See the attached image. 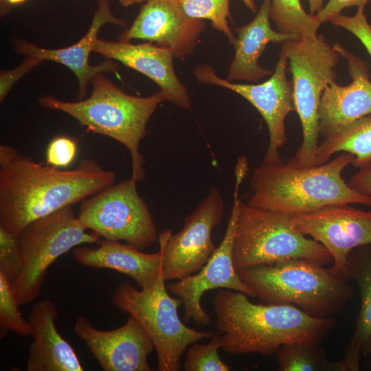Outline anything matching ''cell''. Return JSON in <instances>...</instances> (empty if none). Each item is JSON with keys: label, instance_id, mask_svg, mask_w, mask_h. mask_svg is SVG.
Here are the masks:
<instances>
[{"label": "cell", "instance_id": "cell-1", "mask_svg": "<svg viewBox=\"0 0 371 371\" xmlns=\"http://www.w3.org/2000/svg\"><path fill=\"white\" fill-rule=\"evenodd\" d=\"M115 172L85 158L73 169L34 161L0 146V226L17 236L31 222L114 183Z\"/></svg>", "mask_w": 371, "mask_h": 371}, {"label": "cell", "instance_id": "cell-2", "mask_svg": "<svg viewBox=\"0 0 371 371\" xmlns=\"http://www.w3.org/2000/svg\"><path fill=\"white\" fill-rule=\"evenodd\" d=\"M213 307L221 348L229 354L271 355L286 344H320L335 325L333 317H312L293 305L254 304L227 289L217 292Z\"/></svg>", "mask_w": 371, "mask_h": 371}, {"label": "cell", "instance_id": "cell-3", "mask_svg": "<svg viewBox=\"0 0 371 371\" xmlns=\"http://www.w3.org/2000/svg\"><path fill=\"white\" fill-rule=\"evenodd\" d=\"M354 155L341 152L325 164L302 167L291 159L263 161L250 179V205L295 214L334 205L361 204L371 207V197L354 190L341 176Z\"/></svg>", "mask_w": 371, "mask_h": 371}, {"label": "cell", "instance_id": "cell-4", "mask_svg": "<svg viewBox=\"0 0 371 371\" xmlns=\"http://www.w3.org/2000/svg\"><path fill=\"white\" fill-rule=\"evenodd\" d=\"M91 82V94L85 100L67 102L44 96L39 98L38 102L45 108L66 113L90 131L121 143L131 155V177L137 181L143 180L144 159L139 150V143L146 135L147 123L155 111L167 101L165 94L159 90L147 97L131 95L102 74Z\"/></svg>", "mask_w": 371, "mask_h": 371}, {"label": "cell", "instance_id": "cell-5", "mask_svg": "<svg viewBox=\"0 0 371 371\" xmlns=\"http://www.w3.org/2000/svg\"><path fill=\"white\" fill-rule=\"evenodd\" d=\"M238 273L263 304L293 305L315 317H333L353 295L347 280L306 260L258 265Z\"/></svg>", "mask_w": 371, "mask_h": 371}, {"label": "cell", "instance_id": "cell-6", "mask_svg": "<svg viewBox=\"0 0 371 371\" xmlns=\"http://www.w3.org/2000/svg\"><path fill=\"white\" fill-rule=\"evenodd\" d=\"M232 258L238 271L249 267L293 259L325 265L330 252L308 239L293 223L290 214L240 203L234 232Z\"/></svg>", "mask_w": 371, "mask_h": 371}, {"label": "cell", "instance_id": "cell-7", "mask_svg": "<svg viewBox=\"0 0 371 371\" xmlns=\"http://www.w3.org/2000/svg\"><path fill=\"white\" fill-rule=\"evenodd\" d=\"M292 75L293 97L302 128V142L291 159L302 167L316 166L319 133V106L326 88L335 82L339 54L319 34L282 43Z\"/></svg>", "mask_w": 371, "mask_h": 371}, {"label": "cell", "instance_id": "cell-8", "mask_svg": "<svg viewBox=\"0 0 371 371\" xmlns=\"http://www.w3.org/2000/svg\"><path fill=\"white\" fill-rule=\"evenodd\" d=\"M166 281L161 271L148 288L137 290L128 282L121 283L114 290L111 302L135 317L146 331L157 352L158 370L177 371L186 348L214 334L189 328L181 322L178 308L183 302L168 294Z\"/></svg>", "mask_w": 371, "mask_h": 371}, {"label": "cell", "instance_id": "cell-9", "mask_svg": "<svg viewBox=\"0 0 371 371\" xmlns=\"http://www.w3.org/2000/svg\"><path fill=\"white\" fill-rule=\"evenodd\" d=\"M16 236L23 269L12 285L20 305L38 297L47 271L58 258L82 244L100 242L99 236L87 232L71 206L31 222Z\"/></svg>", "mask_w": 371, "mask_h": 371}, {"label": "cell", "instance_id": "cell-10", "mask_svg": "<svg viewBox=\"0 0 371 371\" xmlns=\"http://www.w3.org/2000/svg\"><path fill=\"white\" fill-rule=\"evenodd\" d=\"M131 177L112 184L80 202L78 218L85 229L100 238L124 240L143 249L158 239L156 227L144 200Z\"/></svg>", "mask_w": 371, "mask_h": 371}, {"label": "cell", "instance_id": "cell-11", "mask_svg": "<svg viewBox=\"0 0 371 371\" xmlns=\"http://www.w3.org/2000/svg\"><path fill=\"white\" fill-rule=\"evenodd\" d=\"M247 172V169L243 166L235 168V188L231 215L219 246L199 271L178 280L168 287L172 294L182 300L184 319L187 322L192 320L199 326H207L212 322L201 306V298L206 291L222 288L256 297L253 290L239 277L232 258L234 232L241 201L239 190Z\"/></svg>", "mask_w": 371, "mask_h": 371}, {"label": "cell", "instance_id": "cell-12", "mask_svg": "<svg viewBox=\"0 0 371 371\" xmlns=\"http://www.w3.org/2000/svg\"><path fill=\"white\" fill-rule=\"evenodd\" d=\"M224 212L221 192L212 187L207 196L184 221L183 228L172 234L166 229L158 235L161 271L165 280H179L199 271L216 249L213 229Z\"/></svg>", "mask_w": 371, "mask_h": 371}, {"label": "cell", "instance_id": "cell-13", "mask_svg": "<svg viewBox=\"0 0 371 371\" xmlns=\"http://www.w3.org/2000/svg\"><path fill=\"white\" fill-rule=\"evenodd\" d=\"M289 61L280 51L278 60L271 77L256 84H240L217 76L214 68L199 65L194 70L196 81L221 87L238 94L252 104L265 120L269 131V145L265 162L280 160V150L287 142L285 120L295 110L292 82L287 78Z\"/></svg>", "mask_w": 371, "mask_h": 371}, {"label": "cell", "instance_id": "cell-14", "mask_svg": "<svg viewBox=\"0 0 371 371\" xmlns=\"http://www.w3.org/2000/svg\"><path fill=\"white\" fill-rule=\"evenodd\" d=\"M290 218L302 234L313 237L330 252L333 264L328 269L347 281L349 253L358 247L371 245V210L356 209L350 204L334 205L290 214Z\"/></svg>", "mask_w": 371, "mask_h": 371}, {"label": "cell", "instance_id": "cell-15", "mask_svg": "<svg viewBox=\"0 0 371 371\" xmlns=\"http://www.w3.org/2000/svg\"><path fill=\"white\" fill-rule=\"evenodd\" d=\"M205 24L204 20L188 16L179 0H148L119 41L155 43L168 49L174 58H183L195 49Z\"/></svg>", "mask_w": 371, "mask_h": 371}, {"label": "cell", "instance_id": "cell-16", "mask_svg": "<svg viewBox=\"0 0 371 371\" xmlns=\"http://www.w3.org/2000/svg\"><path fill=\"white\" fill-rule=\"evenodd\" d=\"M76 335L87 345L104 371H152L148 356L153 343L138 320L128 315L126 322L111 330L93 327L79 317L74 324Z\"/></svg>", "mask_w": 371, "mask_h": 371}, {"label": "cell", "instance_id": "cell-17", "mask_svg": "<svg viewBox=\"0 0 371 371\" xmlns=\"http://www.w3.org/2000/svg\"><path fill=\"white\" fill-rule=\"evenodd\" d=\"M333 47L347 60L352 82L346 86L333 82L322 94L318 113L319 133L324 137L371 115V80L366 62L340 44Z\"/></svg>", "mask_w": 371, "mask_h": 371}, {"label": "cell", "instance_id": "cell-18", "mask_svg": "<svg viewBox=\"0 0 371 371\" xmlns=\"http://www.w3.org/2000/svg\"><path fill=\"white\" fill-rule=\"evenodd\" d=\"M92 52L116 60L154 81L171 102L183 109L191 107L188 90L177 76L173 56L167 49L151 43L132 44L97 38Z\"/></svg>", "mask_w": 371, "mask_h": 371}, {"label": "cell", "instance_id": "cell-19", "mask_svg": "<svg viewBox=\"0 0 371 371\" xmlns=\"http://www.w3.org/2000/svg\"><path fill=\"white\" fill-rule=\"evenodd\" d=\"M107 23L126 25L124 20L113 14L109 0H98V8L88 31L76 43L67 47L52 49L21 41L19 43L17 49L21 54L34 57L41 63L52 60L70 69L78 78V97L81 100L86 95L87 86L90 80L103 72H117V66L111 60H106L97 66L90 65L88 61L100 28Z\"/></svg>", "mask_w": 371, "mask_h": 371}, {"label": "cell", "instance_id": "cell-20", "mask_svg": "<svg viewBox=\"0 0 371 371\" xmlns=\"http://www.w3.org/2000/svg\"><path fill=\"white\" fill-rule=\"evenodd\" d=\"M58 310L49 300L35 304L28 322L33 341L29 346L27 371H82L84 368L71 346L58 333Z\"/></svg>", "mask_w": 371, "mask_h": 371}, {"label": "cell", "instance_id": "cell-21", "mask_svg": "<svg viewBox=\"0 0 371 371\" xmlns=\"http://www.w3.org/2000/svg\"><path fill=\"white\" fill-rule=\"evenodd\" d=\"M271 0H263L254 19L235 29L237 36L233 45L234 58L229 66L226 79L256 82L272 71L259 64V58L267 45L283 43L300 37L275 31L270 24Z\"/></svg>", "mask_w": 371, "mask_h": 371}, {"label": "cell", "instance_id": "cell-22", "mask_svg": "<svg viewBox=\"0 0 371 371\" xmlns=\"http://www.w3.org/2000/svg\"><path fill=\"white\" fill-rule=\"evenodd\" d=\"M74 257L80 265L109 269L131 278L141 288L150 286L161 271V254L144 253L128 244L104 239L96 248L78 246Z\"/></svg>", "mask_w": 371, "mask_h": 371}, {"label": "cell", "instance_id": "cell-23", "mask_svg": "<svg viewBox=\"0 0 371 371\" xmlns=\"http://www.w3.org/2000/svg\"><path fill=\"white\" fill-rule=\"evenodd\" d=\"M349 280H355L361 295V308L352 337L341 360L344 371L359 370L361 355L371 352V245L352 249L347 258Z\"/></svg>", "mask_w": 371, "mask_h": 371}, {"label": "cell", "instance_id": "cell-24", "mask_svg": "<svg viewBox=\"0 0 371 371\" xmlns=\"http://www.w3.org/2000/svg\"><path fill=\"white\" fill-rule=\"evenodd\" d=\"M339 152L353 155L352 164L358 168L371 164V115L363 117L326 137L318 146L315 164L326 163Z\"/></svg>", "mask_w": 371, "mask_h": 371}, {"label": "cell", "instance_id": "cell-25", "mask_svg": "<svg viewBox=\"0 0 371 371\" xmlns=\"http://www.w3.org/2000/svg\"><path fill=\"white\" fill-rule=\"evenodd\" d=\"M276 354L281 371H343L341 361H328L319 344H286Z\"/></svg>", "mask_w": 371, "mask_h": 371}, {"label": "cell", "instance_id": "cell-26", "mask_svg": "<svg viewBox=\"0 0 371 371\" xmlns=\"http://www.w3.org/2000/svg\"><path fill=\"white\" fill-rule=\"evenodd\" d=\"M270 18L278 32L303 38H315L322 24L304 10L300 0H271Z\"/></svg>", "mask_w": 371, "mask_h": 371}, {"label": "cell", "instance_id": "cell-27", "mask_svg": "<svg viewBox=\"0 0 371 371\" xmlns=\"http://www.w3.org/2000/svg\"><path fill=\"white\" fill-rule=\"evenodd\" d=\"M185 13L190 17L208 20L217 31L223 33L233 43L236 36L229 27V0H179Z\"/></svg>", "mask_w": 371, "mask_h": 371}, {"label": "cell", "instance_id": "cell-28", "mask_svg": "<svg viewBox=\"0 0 371 371\" xmlns=\"http://www.w3.org/2000/svg\"><path fill=\"white\" fill-rule=\"evenodd\" d=\"M12 283L0 272V328L1 335L12 332L23 337L30 335L28 320H25L19 311Z\"/></svg>", "mask_w": 371, "mask_h": 371}, {"label": "cell", "instance_id": "cell-29", "mask_svg": "<svg viewBox=\"0 0 371 371\" xmlns=\"http://www.w3.org/2000/svg\"><path fill=\"white\" fill-rule=\"evenodd\" d=\"M221 337L214 335L207 344L193 343L188 350L183 369L186 371H228L229 367L221 359L219 349Z\"/></svg>", "mask_w": 371, "mask_h": 371}, {"label": "cell", "instance_id": "cell-30", "mask_svg": "<svg viewBox=\"0 0 371 371\" xmlns=\"http://www.w3.org/2000/svg\"><path fill=\"white\" fill-rule=\"evenodd\" d=\"M22 269L17 236L0 226V272L12 283L19 276Z\"/></svg>", "mask_w": 371, "mask_h": 371}, {"label": "cell", "instance_id": "cell-31", "mask_svg": "<svg viewBox=\"0 0 371 371\" xmlns=\"http://www.w3.org/2000/svg\"><path fill=\"white\" fill-rule=\"evenodd\" d=\"M364 8L365 5L358 7L356 14L351 16L339 14L334 16L330 21L334 25L342 27L354 34L371 57V25L364 12Z\"/></svg>", "mask_w": 371, "mask_h": 371}, {"label": "cell", "instance_id": "cell-32", "mask_svg": "<svg viewBox=\"0 0 371 371\" xmlns=\"http://www.w3.org/2000/svg\"><path fill=\"white\" fill-rule=\"evenodd\" d=\"M77 146L74 140L66 136L54 138L46 149V161L48 164L67 168L76 157Z\"/></svg>", "mask_w": 371, "mask_h": 371}, {"label": "cell", "instance_id": "cell-33", "mask_svg": "<svg viewBox=\"0 0 371 371\" xmlns=\"http://www.w3.org/2000/svg\"><path fill=\"white\" fill-rule=\"evenodd\" d=\"M41 63L34 57L26 56L23 63L17 67L3 71L0 75V101L8 93L11 87L23 76Z\"/></svg>", "mask_w": 371, "mask_h": 371}, {"label": "cell", "instance_id": "cell-34", "mask_svg": "<svg viewBox=\"0 0 371 371\" xmlns=\"http://www.w3.org/2000/svg\"><path fill=\"white\" fill-rule=\"evenodd\" d=\"M371 0H329L315 16L322 23L330 21L345 8L350 6L366 5Z\"/></svg>", "mask_w": 371, "mask_h": 371}, {"label": "cell", "instance_id": "cell-35", "mask_svg": "<svg viewBox=\"0 0 371 371\" xmlns=\"http://www.w3.org/2000/svg\"><path fill=\"white\" fill-rule=\"evenodd\" d=\"M348 184L356 192L371 197V164L359 168Z\"/></svg>", "mask_w": 371, "mask_h": 371}, {"label": "cell", "instance_id": "cell-36", "mask_svg": "<svg viewBox=\"0 0 371 371\" xmlns=\"http://www.w3.org/2000/svg\"><path fill=\"white\" fill-rule=\"evenodd\" d=\"M310 14L315 15L323 8L324 0H308Z\"/></svg>", "mask_w": 371, "mask_h": 371}, {"label": "cell", "instance_id": "cell-37", "mask_svg": "<svg viewBox=\"0 0 371 371\" xmlns=\"http://www.w3.org/2000/svg\"><path fill=\"white\" fill-rule=\"evenodd\" d=\"M148 0H118L120 5L123 7L127 8L135 4L146 2Z\"/></svg>", "mask_w": 371, "mask_h": 371}, {"label": "cell", "instance_id": "cell-38", "mask_svg": "<svg viewBox=\"0 0 371 371\" xmlns=\"http://www.w3.org/2000/svg\"><path fill=\"white\" fill-rule=\"evenodd\" d=\"M243 2L246 5V6L251 10L252 11H256V7L254 0H242Z\"/></svg>", "mask_w": 371, "mask_h": 371}, {"label": "cell", "instance_id": "cell-39", "mask_svg": "<svg viewBox=\"0 0 371 371\" xmlns=\"http://www.w3.org/2000/svg\"><path fill=\"white\" fill-rule=\"evenodd\" d=\"M10 4H18L24 2L25 0H5Z\"/></svg>", "mask_w": 371, "mask_h": 371}]
</instances>
